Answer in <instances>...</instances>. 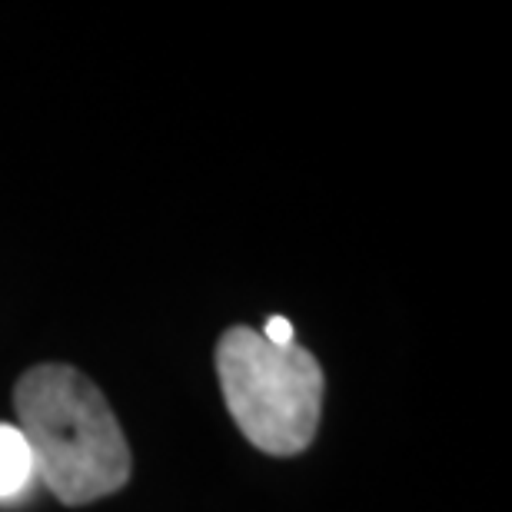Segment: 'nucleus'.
Returning a JSON list of instances; mask_svg holds the SVG:
<instances>
[{
    "label": "nucleus",
    "mask_w": 512,
    "mask_h": 512,
    "mask_svg": "<svg viewBox=\"0 0 512 512\" xmlns=\"http://www.w3.org/2000/svg\"><path fill=\"white\" fill-rule=\"evenodd\" d=\"M263 340L273 343V346H293V323L286 316H270L263 326Z\"/></svg>",
    "instance_id": "4"
},
{
    "label": "nucleus",
    "mask_w": 512,
    "mask_h": 512,
    "mask_svg": "<svg viewBox=\"0 0 512 512\" xmlns=\"http://www.w3.org/2000/svg\"><path fill=\"white\" fill-rule=\"evenodd\" d=\"M34 473L64 506H87L130 483L133 459L107 396L64 363H40L14 386Z\"/></svg>",
    "instance_id": "1"
},
{
    "label": "nucleus",
    "mask_w": 512,
    "mask_h": 512,
    "mask_svg": "<svg viewBox=\"0 0 512 512\" xmlns=\"http://www.w3.org/2000/svg\"><path fill=\"white\" fill-rule=\"evenodd\" d=\"M217 376L240 433L266 456L310 449L323 416V370L303 346H273L250 326L217 343Z\"/></svg>",
    "instance_id": "2"
},
{
    "label": "nucleus",
    "mask_w": 512,
    "mask_h": 512,
    "mask_svg": "<svg viewBox=\"0 0 512 512\" xmlns=\"http://www.w3.org/2000/svg\"><path fill=\"white\" fill-rule=\"evenodd\" d=\"M34 476V456L24 433L10 423H0V499L20 496Z\"/></svg>",
    "instance_id": "3"
}]
</instances>
